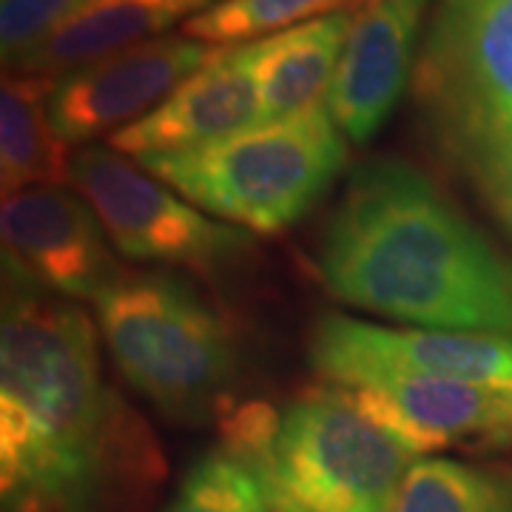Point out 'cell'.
<instances>
[{
	"instance_id": "cell-15",
	"label": "cell",
	"mask_w": 512,
	"mask_h": 512,
	"mask_svg": "<svg viewBox=\"0 0 512 512\" xmlns=\"http://www.w3.org/2000/svg\"><path fill=\"white\" fill-rule=\"evenodd\" d=\"M350 20V12H333L285 32L251 40L259 123L285 120L328 103Z\"/></svg>"
},
{
	"instance_id": "cell-8",
	"label": "cell",
	"mask_w": 512,
	"mask_h": 512,
	"mask_svg": "<svg viewBox=\"0 0 512 512\" xmlns=\"http://www.w3.org/2000/svg\"><path fill=\"white\" fill-rule=\"evenodd\" d=\"M311 365L339 387L379 373H421L512 390V336L484 330L384 328L325 313L311 330Z\"/></svg>"
},
{
	"instance_id": "cell-3",
	"label": "cell",
	"mask_w": 512,
	"mask_h": 512,
	"mask_svg": "<svg viewBox=\"0 0 512 512\" xmlns=\"http://www.w3.org/2000/svg\"><path fill=\"white\" fill-rule=\"evenodd\" d=\"M225 436V450L259 478L271 512H393L402 478L419 461L350 387L305 393L279 416L248 404Z\"/></svg>"
},
{
	"instance_id": "cell-14",
	"label": "cell",
	"mask_w": 512,
	"mask_h": 512,
	"mask_svg": "<svg viewBox=\"0 0 512 512\" xmlns=\"http://www.w3.org/2000/svg\"><path fill=\"white\" fill-rule=\"evenodd\" d=\"M220 0H89L29 55L6 66L15 74L60 77L92 60L168 35Z\"/></svg>"
},
{
	"instance_id": "cell-18",
	"label": "cell",
	"mask_w": 512,
	"mask_h": 512,
	"mask_svg": "<svg viewBox=\"0 0 512 512\" xmlns=\"http://www.w3.org/2000/svg\"><path fill=\"white\" fill-rule=\"evenodd\" d=\"M362 0H220L183 26V35L208 46H239L285 32L333 12H348Z\"/></svg>"
},
{
	"instance_id": "cell-12",
	"label": "cell",
	"mask_w": 512,
	"mask_h": 512,
	"mask_svg": "<svg viewBox=\"0 0 512 512\" xmlns=\"http://www.w3.org/2000/svg\"><path fill=\"white\" fill-rule=\"evenodd\" d=\"M259 123V89L251 43L220 46L208 63L137 123L114 131L106 146L131 160L208 146Z\"/></svg>"
},
{
	"instance_id": "cell-5",
	"label": "cell",
	"mask_w": 512,
	"mask_h": 512,
	"mask_svg": "<svg viewBox=\"0 0 512 512\" xmlns=\"http://www.w3.org/2000/svg\"><path fill=\"white\" fill-rule=\"evenodd\" d=\"M92 305L111 359L148 402L185 419L222 402L237 376V345L183 279L123 274Z\"/></svg>"
},
{
	"instance_id": "cell-2",
	"label": "cell",
	"mask_w": 512,
	"mask_h": 512,
	"mask_svg": "<svg viewBox=\"0 0 512 512\" xmlns=\"http://www.w3.org/2000/svg\"><path fill=\"white\" fill-rule=\"evenodd\" d=\"M316 274L339 302L393 322L512 336V265L404 160H370L350 174Z\"/></svg>"
},
{
	"instance_id": "cell-17",
	"label": "cell",
	"mask_w": 512,
	"mask_h": 512,
	"mask_svg": "<svg viewBox=\"0 0 512 512\" xmlns=\"http://www.w3.org/2000/svg\"><path fill=\"white\" fill-rule=\"evenodd\" d=\"M393 512H512V478L456 458L421 456L402 478Z\"/></svg>"
},
{
	"instance_id": "cell-4",
	"label": "cell",
	"mask_w": 512,
	"mask_h": 512,
	"mask_svg": "<svg viewBox=\"0 0 512 512\" xmlns=\"http://www.w3.org/2000/svg\"><path fill=\"white\" fill-rule=\"evenodd\" d=\"M328 103L217 143L140 160L200 211L254 234H279L313 208L348 163Z\"/></svg>"
},
{
	"instance_id": "cell-16",
	"label": "cell",
	"mask_w": 512,
	"mask_h": 512,
	"mask_svg": "<svg viewBox=\"0 0 512 512\" xmlns=\"http://www.w3.org/2000/svg\"><path fill=\"white\" fill-rule=\"evenodd\" d=\"M55 77L3 74L0 86V185L3 197L37 185L72 183V154L49 111Z\"/></svg>"
},
{
	"instance_id": "cell-10",
	"label": "cell",
	"mask_w": 512,
	"mask_h": 512,
	"mask_svg": "<svg viewBox=\"0 0 512 512\" xmlns=\"http://www.w3.org/2000/svg\"><path fill=\"white\" fill-rule=\"evenodd\" d=\"M214 52V46L180 32L60 74L49 97L57 134L69 148L92 146L103 134L111 137L157 109Z\"/></svg>"
},
{
	"instance_id": "cell-20",
	"label": "cell",
	"mask_w": 512,
	"mask_h": 512,
	"mask_svg": "<svg viewBox=\"0 0 512 512\" xmlns=\"http://www.w3.org/2000/svg\"><path fill=\"white\" fill-rule=\"evenodd\" d=\"M89 0H0L3 66L29 55Z\"/></svg>"
},
{
	"instance_id": "cell-11",
	"label": "cell",
	"mask_w": 512,
	"mask_h": 512,
	"mask_svg": "<svg viewBox=\"0 0 512 512\" xmlns=\"http://www.w3.org/2000/svg\"><path fill=\"white\" fill-rule=\"evenodd\" d=\"M350 390L419 456L473 441L512 444V390L421 373H379Z\"/></svg>"
},
{
	"instance_id": "cell-21",
	"label": "cell",
	"mask_w": 512,
	"mask_h": 512,
	"mask_svg": "<svg viewBox=\"0 0 512 512\" xmlns=\"http://www.w3.org/2000/svg\"><path fill=\"white\" fill-rule=\"evenodd\" d=\"M467 168L476 174V180L490 194V200L498 205V211L512 222V140L490 148L470 160Z\"/></svg>"
},
{
	"instance_id": "cell-1",
	"label": "cell",
	"mask_w": 512,
	"mask_h": 512,
	"mask_svg": "<svg viewBox=\"0 0 512 512\" xmlns=\"http://www.w3.org/2000/svg\"><path fill=\"white\" fill-rule=\"evenodd\" d=\"M143 430L103 382L97 330L72 299L6 274L0 325L3 512H100L146 470Z\"/></svg>"
},
{
	"instance_id": "cell-19",
	"label": "cell",
	"mask_w": 512,
	"mask_h": 512,
	"mask_svg": "<svg viewBox=\"0 0 512 512\" xmlns=\"http://www.w3.org/2000/svg\"><path fill=\"white\" fill-rule=\"evenodd\" d=\"M163 512H271L254 470L225 447L200 458Z\"/></svg>"
},
{
	"instance_id": "cell-13",
	"label": "cell",
	"mask_w": 512,
	"mask_h": 512,
	"mask_svg": "<svg viewBox=\"0 0 512 512\" xmlns=\"http://www.w3.org/2000/svg\"><path fill=\"white\" fill-rule=\"evenodd\" d=\"M427 0H362L350 20L328 109L350 143L365 146L387 123L413 69Z\"/></svg>"
},
{
	"instance_id": "cell-7",
	"label": "cell",
	"mask_w": 512,
	"mask_h": 512,
	"mask_svg": "<svg viewBox=\"0 0 512 512\" xmlns=\"http://www.w3.org/2000/svg\"><path fill=\"white\" fill-rule=\"evenodd\" d=\"M72 185L100 217L111 245L134 262L211 271L248 248V234L211 220L194 202L111 146L72 154Z\"/></svg>"
},
{
	"instance_id": "cell-6",
	"label": "cell",
	"mask_w": 512,
	"mask_h": 512,
	"mask_svg": "<svg viewBox=\"0 0 512 512\" xmlns=\"http://www.w3.org/2000/svg\"><path fill=\"white\" fill-rule=\"evenodd\" d=\"M416 97L467 165L512 140V0H439L416 66Z\"/></svg>"
},
{
	"instance_id": "cell-9",
	"label": "cell",
	"mask_w": 512,
	"mask_h": 512,
	"mask_svg": "<svg viewBox=\"0 0 512 512\" xmlns=\"http://www.w3.org/2000/svg\"><path fill=\"white\" fill-rule=\"evenodd\" d=\"M6 274L43 291L94 302L123 268L94 208L66 185H37L3 197Z\"/></svg>"
}]
</instances>
